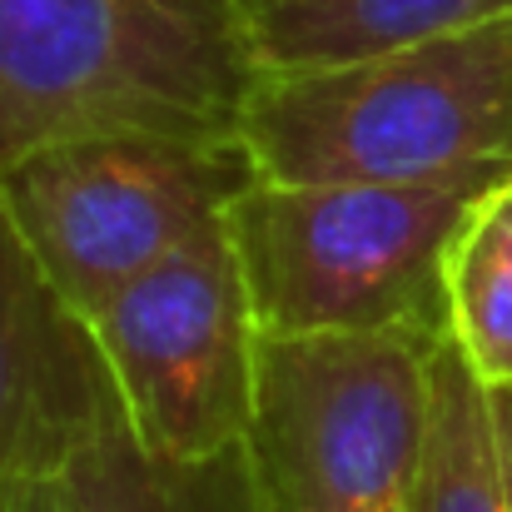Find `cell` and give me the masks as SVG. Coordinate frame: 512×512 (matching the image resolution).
Segmentation results:
<instances>
[{
	"mask_svg": "<svg viewBox=\"0 0 512 512\" xmlns=\"http://www.w3.org/2000/svg\"><path fill=\"white\" fill-rule=\"evenodd\" d=\"M259 80L249 0H0V174L85 135L234 140Z\"/></svg>",
	"mask_w": 512,
	"mask_h": 512,
	"instance_id": "obj_1",
	"label": "cell"
},
{
	"mask_svg": "<svg viewBox=\"0 0 512 512\" xmlns=\"http://www.w3.org/2000/svg\"><path fill=\"white\" fill-rule=\"evenodd\" d=\"M239 140L254 179L279 184L512 170V15L343 65L264 70Z\"/></svg>",
	"mask_w": 512,
	"mask_h": 512,
	"instance_id": "obj_2",
	"label": "cell"
},
{
	"mask_svg": "<svg viewBox=\"0 0 512 512\" xmlns=\"http://www.w3.org/2000/svg\"><path fill=\"white\" fill-rule=\"evenodd\" d=\"M508 174L478 170L428 184H244L219 219L244 274L254 329L448 334V254Z\"/></svg>",
	"mask_w": 512,
	"mask_h": 512,
	"instance_id": "obj_3",
	"label": "cell"
},
{
	"mask_svg": "<svg viewBox=\"0 0 512 512\" xmlns=\"http://www.w3.org/2000/svg\"><path fill=\"white\" fill-rule=\"evenodd\" d=\"M443 334H259L244 428L254 512H403Z\"/></svg>",
	"mask_w": 512,
	"mask_h": 512,
	"instance_id": "obj_4",
	"label": "cell"
},
{
	"mask_svg": "<svg viewBox=\"0 0 512 512\" xmlns=\"http://www.w3.org/2000/svg\"><path fill=\"white\" fill-rule=\"evenodd\" d=\"M244 184L254 165L239 135H85L15 160L0 204L55 294L90 319L214 224Z\"/></svg>",
	"mask_w": 512,
	"mask_h": 512,
	"instance_id": "obj_5",
	"label": "cell"
},
{
	"mask_svg": "<svg viewBox=\"0 0 512 512\" xmlns=\"http://www.w3.org/2000/svg\"><path fill=\"white\" fill-rule=\"evenodd\" d=\"M135 443L174 473H209L244 448L254 319L224 219L85 319Z\"/></svg>",
	"mask_w": 512,
	"mask_h": 512,
	"instance_id": "obj_6",
	"label": "cell"
},
{
	"mask_svg": "<svg viewBox=\"0 0 512 512\" xmlns=\"http://www.w3.org/2000/svg\"><path fill=\"white\" fill-rule=\"evenodd\" d=\"M110 408L90 324L55 294L0 204V493L60 478Z\"/></svg>",
	"mask_w": 512,
	"mask_h": 512,
	"instance_id": "obj_7",
	"label": "cell"
},
{
	"mask_svg": "<svg viewBox=\"0 0 512 512\" xmlns=\"http://www.w3.org/2000/svg\"><path fill=\"white\" fill-rule=\"evenodd\" d=\"M254 50L264 70H314L512 15V0H264Z\"/></svg>",
	"mask_w": 512,
	"mask_h": 512,
	"instance_id": "obj_8",
	"label": "cell"
},
{
	"mask_svg": "<svg viewBox=\"0 0 512 512\" xmlns=\"http://www.w3.org/2000/svg\"><path fill=\"white\" fill-rule=\"evenodd\" d=\"M403 512H508L493 393L448 334L428 358V428Z\"/></svg>",
	"mask_w": 512,
	"mask_h": 512,
	"instance_id": "obj_9",
	"label": "cell"
},
{
	"mask_svg": "<svg viewBox=\"0 0 512 512\" xmlns=\"http://www.w3.org/2000/svg\"><path fill=\"white\" fill-rule=\"evenodd\" d=\"M498 189L478 204L443 269L448 339L483 388H512V214Z\"/></svg>",
	"mask_w": 512,
	"mask_h": 512,
	"instance_id": "obj_10",
	"label": "cell"
},
{
	"mask_svg": "<svg viewBox=\"0 0 512 512\" xmlns=\"http://www.w3.org/2000/svg\"><path fill=\"white\" fill-rule=\"evenodd\" d=\"M60 478L70 483L80 512H199L194 493H189L194 473L160 468L135 443V433L120 413V398Z\"/></svg>",
	"mask_w": 512,
	"mask_h": 512,
	"instance_id": "obj_11",
	"label": "cell"
},
{
	"mask_svg": "<svg viewBox=\"0 0 512 512\" xmlns=\"http://www.w3.org/2000/svg\"><path fill=\"white\" fill-rule=\"evenodd\" d=\"M0 512H80L75 493L65 478H40V483H20L10 493H0Z\"/></svg>",
	"mask_w": 512,
	"mask_h": 512,
	"instance_id": "obj_12",
	"label": "cell"
},
{
	"mask_svg": "<svg viewBox=\"0 0 512 512\" xmlns=\"http://www.w3.org/2000/svg\"><path fill=\"white\" fill-rule=\"evenodd\" d=\"M488 393H493L498 448H503V483H508V512H512V388H488Z\"/></svg>",
	"mask_w": 512,
	"mask_h": 512,
	"instance_id": "obj_13",
	"label": "cell"
},
{
	"mask_svg": "<svg viewBox=\"0 0 512 512\" xmlns=\"http://www.w3.org/2000/svg\"><path fill=\"white\" fill-rule=\"evenodd\" d=\"M498 199H503V209H508V214H512V174H508V179H503V189H498Z\"/></svg>",
	"mask_w": 512,
	"mask_h": 512,
	"instance_id": "obj_14",
	"label": "cell"
},
{
	"mask_svg": "<svg viewBox=\"0 0 512 512\" xmlns=\"http://www.w3.org/2000/svg\"><path fill=\"white\" fill-rule=\"evenodd\" d=\"M254 5H264V0H249V10H254Z\"/></svg>",
	"mask_w": 512,
	"mask_h": 512,
	"instance_id": "obj_15",
	"label": "cell"
},
{
	"mask_svg": "<svg viewBox=\"0 0 512 512\" xmlns=\"http://www.w3.org/2000/svg\"><path fill=\"white\" fill-rule=\"evenodd\" d=\"M324 512H343V508H324Z\"/></svg>",
	"mask_w": 512,
	"mask_h": 512,
	"instance_id": "obj_16",
	"label": "cell"
}]
</instances>
